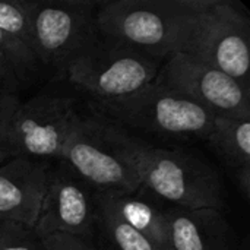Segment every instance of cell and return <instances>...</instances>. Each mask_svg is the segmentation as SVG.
Wrapping results in <instances>:
<instances>
[{
	"instance_id": "6da1fadb",
	"label": "cell",
	"mask_w": 250,
	"mask_h": 250,
	"mask_svg": "<svg viewBox=\"0 0 250 250\" xmlns=\"http://www.w3.org/2000/svg\"><path fill=\"white\" fill-rule=\"evenodd\" d=\"M171 53L193 56L250 91V19L230 0H174Z\"/></svg>"
},
{
	"instance_id": "7a4b0ae2",
	"label": "cell",
	"mask_w": 250,
	"mask_h": 250,
	"mask_svg": "<svg viewBox=\"0 0 250 250\" xmlns=\"http://www.w3.org/2000/svg\"><path fill=\"white\" fill-rule=\"evenodd\" d=\"M113 130L139 177L142 190L179 208H224L221 179L202 157L182 148L155 146L116 125Z\"/></svg>"
},
{
	"instance_id": "3957f363",
	"label": "cell",
	"mask_w": 250,
	"mask_h": 250,
	"mask_svg": "<svg viewBox=\"0 0 250 250\" xmlns=\"http://www.w3.org/2000/svg\"><path fill=\"white\" fill-rule=\"evenodd\" d=\"M89 108L122 129L186 141H207L215 119L207 108L154 81L127 97L92 101Z\"/></svg>"
},
{
	"instance_id": "277c9868",
	"label": "cell",
	"mask_w": 250,
	"mask_h": 250,
	"mask_svg": "<svg viewBox=\"0 0 250 250\" xmlns=\"http://www.w3.org/2000/svg\"><path fill=\"white\" fill-rule=\"evenodd\" d=\"M79 117L70 97L35 95L19 103L0 146V164L13 158L60 163Z\"/></svg>"
},
{
	"instance_id": "5b68a950",
	"label": "cell",
	"mask_w": 250,
	"mask_h": 250,
	"mask_svg": "<svg viewBox=\"0 0 250 250\" xmlns=\"http://www.w3.org/2000/svg\"><path fill=\"white\" fill-rule=\"evenodd\" d=\"M95 193H141V182L122 151L113 125L91 111L82 114L62 155Z\"/></svg>"
},
{
	"instance_id": "8992f818",
	"label": "cell",
	"mask_w": 250,
	"mask_h": 250,
	"mask_svg": "<svg viewBox=\"0 0 250 250\" xmlns=\"http://www.w3.org/2000/svg\"><path fill=\"white\" fill-rule=\"evenodd\" d=\"M161 62L138 50L98 38L64 67L67 79L92 101L123 98L151 83Z\"/></svg>"
},
{
	"instance_id": "52a82bcc",
	"label": "cell",
	"mask_w": 250,
	"mask_h": 250,
	"mask_svg": "<svg viewBox=\"0 0 250 250\" xmlns=\"http://www.w3.org/2000/svg\"><path fill=\"white\" fill-rule=\"evenodd\" d=\"M101 38L138 50L161 63L171 54L174 0H111L97 4Z\"/></svg>"
},
{
	"instance_id": "ba28073f",
	"label": "cell",
	"mask_w": 250,
	"mask_h": 250,
	"mask_svg": "<svg viewBox=\"0 0 250 250\" xmlns=\"http://www.w3.org/2000/svg\"><path fill=\"white\" fill-rule=\"evenodd\" d=\"M95 6L83 0L35 1L31 37L40 64L66 67L98 38Z\"/></svg>"
},
{
	"instance_id": "9c48e42d",
	"label": "cell",
	"mask_w": 250,
	"mask_h": 250,
	"mask_svg": "<svg viewBox=\"0 0 250 250\" xmlns=\"http://www.w3.org/2000/svg\"><path fill=\"white\" fill-rule=\"evenodd\" d=\"M154 82L199 104L214 116L250 117V91L193 56L168 54Z\"/></svg>"
},
{
	"instance_id": "30bf717a",
	"label": "cell",
	"mask_w": 250,
	"mask_h": 250,
	"mask_svg": "<svg viewBox=\"0 0 250 250\" xmlns=\"http://www.w3.org/2000/svg\"><path fill=\"white\" fill-rule=\"evenodd\" d=\"M94 196L91 188L67 164L60 161L51 166L34 233L40 239L66 233L89 243L97 227Z\"/></svg>"
},
{
	"instance_id": "8fae6325",
	"label": "cell",
	"mask_w": 250,
	"mask_h": 250,
	"mask_svg": "<svg viewBox=\"0 0 250 250\" xmlns=\"http://www.w3.org/2000/svg\"><path fill=\"white\" fill-rule=\"evenodd\" d=\"M51 164L13 158L0 164V221L34 229L47 189Z\"/></svg>"
},
{
	"instance_id": "7c38bea8",
	"label": "cell",
	"mask_w": 250,
	"mask_h": 250,
	"mask_svg": "<svg viewBox=\"0 0 250 250\" xmlns=\"http://www.w3.org/2000/svg\"><path fill=\"white\" fill-rule=\"evenodd\" d=\"M171 250H233V231L217 209H164Z\"/></svg>"
},
{
	"instance_id": "4fadbf2b",
	"label": "cell",
	"mask_w": 250,
	"mask_h": 250,
	"mask_svg": "<svg viewBox=\"0 0 250 250\" xmlns=\"http://www.w3.org/2000/svg\"><path fill=\"white\" fill-rule=\"evenodd\" d=\"M110 208L158 250H171L164 209L145 198L125 193H98Z\"/></svg>"
},
{
	"instance_id": "5bb4252c",
	"label": "cell",
	"mask_w": 250,
	"mask_h": 250,
	"mask_svg": "<svg viewBox=\"0 0 250 250\" xmlns=\"http://www.w3.org/2000/svg\"><path fill=\"white\" fill-rule=\"evenodd\" d=\"M205 142L227 166L236 170L250 166L249 117L215 116Z\"/></svg>"
},
{
	"instance_id": "9a60e30c",
	"label": "cell",
	"mask_w": 250,
	"mask_h": 250,
	"mask_svg": "<svg viewBox=\"0 0 250 250\" xmlns=\"http://www.w3.org/2000/svg\"><path fill=\"white\" fill-rule=\"evenodd\" d=\"M40 62L35 54L18 38L0 31V92L18 95Z\"/></svg>"
},
{
	"instance_id": "2e32d148",
	"label": "cell",
	"mask_w": 250,
	"mask_h": 250,
	"mask_svg": "<svg viewBox=\"0 0 250 250\" xmlns=\"http://www.w3.org/2000/svg\"><path fill=\"white\" fill-rule=\"evenodd\" d=\"M97 224L103 229L107 239L117 250H158L141 233L130 227L123 218H120L110 205L98 195L94 196Z\"/></svg>"
},
{
	"instance_id": "e0dca14e",
	"label": "cell",
	"mask_w": 250,
	"mask_h": 250,
	"mask_svg": "<svg viewBox=\"0 0 250 250\" xmlns=\"http://www.w3.org/2000/svg\"><path fill=\"white\" fill-rule=\"evenodd\" d=\"M34 6L35 1L28 0H0V31L18 38L31 51V22Z\"/></svg>"
},
{
	"instance_id": "ac0fdd59",
	"label": "cell",
	"mask_w": 250,
	"mask_h": 250,
	"mask_svg": "<svg viewBox=\"0 0 250 250\" xmlns=\"http://www.w3.org/2000/svg\"><path fill=\"white\" fill-rule=\"evenodd\" d=\"M0 250H44L34 229L15 221H0Z\"/></svg>"
},
{
	"instance_id": "d6986e66",
	"label": "cell",
	"mask_w": 250,
	"mask_h": 250,
	"mask_svg": "<svg viewBox=\"0 0 250 250\" xmlns=\"http://www.w3.org/2000/svg\"><path fill=\"white\" fill-rule=\"evenodd\" d=\"M41 245L44 250H94L88 242L66 233H54L41 237Z\"/></svg>"
},
{
	"instance_id": "ffe728a7",
	"label": "cell",
	"mask_w": 250,
	"mask_h": 250,
	"mask_svg": "<svg viewBox=\"0 0 250 250\" xmlns=\"http://www.w3.org/2000/svg\"><path fill=\"white\" fill-rule=\"evenodd\" d=\"M19 103L21 101H19L18 95L0 92V146L6 136V130H7L9 122H10V117L15 113Z\"/></svg>"
},
{
	"instance_id": "44dd1931",
	"label": "cell",
	"mask_w": 250,
	"mask_h": 250,
	"mask_svg": "<svg viewBox=\"0 0 250 250\" xmlns=\"http://www.w3.org/2000/svg\"><path fill=\"white\" fill-rule=\"evenodd\" d=\"M239 173V185L245 193L246 198H249V188H250V166H246V167H242L237 170Z\"/></svg>"
}]
</instances>
